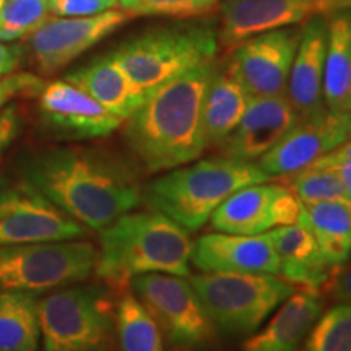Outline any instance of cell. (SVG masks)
Listing matches in <instances>:
<instances>
[{
    "label": "cell",
    "instance_id": "cell-1",
    "mask_svg": "<svg viewBox=\"0 0 351 351\" xmlns=\"http://www.w3.org/2000/svg\"><path fill=\"white\" fill-rule=\"evenodd\" d=\"M19 174L86 230L101 232L143 202L138 169L112 153L64 147L20 161Z\"/></svg>",
    "mask_w": 351,
    "mask_h": 351
},
{
    "label": "cell",
    "instance_id": "cell-2",
    "mask_svg": "<svg viewBox=\"0 0 351 351\" xmlns=\"http://www.w3.org/2000/svg\"><path fill=\"white\" fill-rule=\"evenodd\" d=\"M213 69L200 65L155 88L127 119L125 142L147 173L189 165L207 150L202 108Z\"/></svg>",
    "mask_w": 351,
    "mask_h": 351
},
{
    "label": "cell",
    "instance_id": "cell-3",
    "mask_svg": "<svg viewBox=\"0 0 351 351\" xmlns=\"http://www.w3.org/2000/svg\"><path fill=\"white\" fill-rule=\"evenodd\" d=\"M96 275L114 289L129 288L143 274L191 275L192 239L189 231L158 212L125 213L99 232Z\"/></svg>",
    "mask_w": 351,
    "mask_h": 351
},
{
    "label": "cell",
    "instance_id": "cell-4",
    "mask_svg": "<svg viewBox=\"0 0 351 351\" xmlns=\"http://www.w3.org/2000/svg\"><path fill=\"white\" fill-rule=\"evenodd\" d=\"M270 181L257 163L221 155L165 171L143 187V202L153 212L195 232L239 189Z\"/></svg>",
    "mask_w": 351,
    "mask_h": 351
},
{
    "label": "cell",
    "instance_id": "cell-5",
    "mask_svg": "<svg viewBox=\"0 0 351 351\" xmlns=\"http://www.w3.org/2000/svg\"><path fill=\"white\" fill-rule=\"evenodd\" d=\"M218 38L213 25L191 23L147 32L112 52L127 77L143 93L213 62Z\"/></svg>",
    "mask_w": 351,
    "mask_h": 351
},
{
    "label": "cell",
    "instance_id": "cell-6",
    "mask_svg": "<svg viewBox=\"0 0 351 351\" xmlns=\"http://www.w3.org/2000/svg\"><path fill=\"white\" fill-rule=\"evenodd\" d=\"M116 301L101 285H70L39 300L43 351H112Z\"/></svg>",
    "mask_w": 351,
    "mask_h": 351
},
{
    "label": "cell",
    "instance_id": "cell-7",
    "mask_svg": "<svg viewBox=\"0 0 351 351\" xmlns=\"http://www.w3.org/2000/svg\"><path fill=\"white\" fill-rule=\"evenodd\" d=\"M217 332L249 335L295 293L287 280L270 274L204 271L189 278Z\"/></svg>",
    "mask_w": 351,
    "mask_h": 351
},
{
    "label": "cell",
    "instance_id": "cell-8",
    "mask_svg": "<svg viewBox=\"0 0 351 351\" xmlns=\"http://www.w3.org/2000/svg\"><path fill=\"white\" fill-rule=\"evenodd\" d=\"M99 251L88 241H47L0 247V293L32 295L85 282L96 270Z\"/></svg>",
    "mask_w": 351,
    "mask_h": 351
},
{
    "label": "cell",
    "instance_id": "cell-9",
    "mask_svg": "<svg viewBox=\"0 0 351 351\" xmlns=\"http://www.w3.org/2000/svg\"><path fill=\"white\" fill-rule=\"evenodd\" d=\"M129 288L156 320L174 351H204L217 337L212 319L189 280L169 274H143Z\"/></svg>",
    "mask_w": 351,
    "mask_h": 351
},
{
    "label": "cell",
    "instance_id": "cell-10",
    "mask_svg": "<svg viewBox=\"0 0 351 351\" xmlns=\"http://www.w3.org/2000/svg\"><path fill=\"white\" fill-rule=\"evenodd\" d=\"M88 230L19 173L0 174V247L80 239Z\"/></svg>",
    "mask_w": 351,
    "mask_h": 351
},
{
    "label": "cell",
    "instance_id": "cell-11",
    "mask_svg": "<svg viewBox=\"0 0 351 351\" xmlns=\"http://www.w3.org/2000/svg\"><path fill=\"white\" fill-rule=\"evenodd\" d=\"M350 138L351 112L333 111L326 106L313 116L298 121L257 165L271 179L295 174Z\"/></svg>",
    "mask_w": 351,
    "mask_h": 351
},
{
    "label": "cell",
    "instance_id": "cell-12",
    "mask_svg": "<svg viewBox=\"0 0 351 351\" xmlns=\"http://www.w3.org/2000/svg\"><path fill=\"white\" fill-rule=\"evenodd\" d=\"M300 38L288 26L256 34L234 47L228 67L251 96L285 95Z\"/></svg>",
    "mask_w": 351,
    "mask_h": 351
},
{
    "label": "cell",
    "instance_id": "cell-13",
    "mask_svg": "<svg viewBox=\"0 0 351 351\" xmlns=\"http://www.w3.org/2000/svg\"><path fill=\"white\" fill-rule=\"evenodd\" d=\"M129 19V13L121 8L91 16H49L29 34V51L38 69L49 75L116 32Z\"/></svg>",
    "mask_w": 351,
    "mask_h": 351
},
{
    "label": "cell",
    "instance_id": "cell-14",
    "mask_svg": "<svg viewBox=\"0 0 351 351\" xmlns=\"http://www.w3.org/2000/svg\"><path fill=\"white\" fill-rule=\"evenodd\" d=\"M300 200L287 186L252 184L228 197L210 218L215 231L256 236L298 223Z\"/></svg>",
    "mask_w": 351,
    "mask_h": 351
},
{
    "label": "cell",
    "instance_id": "cell-15",
    "mask_svg": "<svg viewBox=\"0 0 351 351\" xmlns=\"http://www.w3.org/2000/svg\"><path fill=\"white\" fill-rule=\"evenodd\" d=\"M39 109L43 119L59 137L72 140L106 137L124 122L67 80L41 88Z\"/></svg>",
    "mask_w": 351,
    "mask_h": 351
},
{
    "label": "cell",
    "instance_id": "cell-16",
    "mask_svg": "<svg viewBox=\"0 0 351 351\" xmlns=\"http://www.w3.org/2000/svg\"><path fill=\"white\" fill-rule=\"evenodd\" d=\"M300 121L288 95L251 96L239 124L223 142L221 155L257 163Z\"/></svg>",
    "mask_w": 351,
    "mask_h": 351
},
{
    "label": "cell",
    "instance_id": "cell-17",
    "mask_svg": "<svg viewBox=\"0 0 351 351\" xmlns=\"http://www.w3.org/2000/svg\"><path fill=\"white\" fill-rule=\"evenodd\" d=\"M191 263L202 271L280 275V263L267 232L256 236L207 232L192 244Z\"/></svg>",
    "mask_w": 351,
    "mask_h": 351
},
{
    "label": "cell",
    "instance_id": "cell-18",
    "mask_svg": "<svg viewBox=\"0 0 351 351\" xmlns=\"http://www.w3.org/2000/svg\"><path fill=\"white\" fill-rule=\"evenodd\" d=\"M322 15V0H226L221 5V43L236 47L245 39Z\"/></svg>",
    "mask_w": 351,
    "mask_h": 351
},
{
    "label": "cell",
    "instance_id": "cell-19",
    "mask_svg": "<svg viewBox=\"0 0 351 351\" xmlns=\"http://www.w3.org/2000/svg\"><path fill=\"white\" fill-rule=\"evenodd\" d=\"M328 21L322 15L311 16L301 28V38L293 59L287 95L293 108L304 119L326 108L322 98L324 65L327 52Z\"/></svg>",
    "mask_w": 351,
    "mask_h": 351
},
{
    "label": "cell",
    "instance_id": "cell-20",
    "mask_svg": "<svg viewBox=\"0 0 351 351\" xmlns=\"http://www.w3.org/2000/svg\"><path fill=\"white\" fill-rule=\"evenodd\" d=\"M267 234L278 257L280 275L293 287L317 291L337 275L324 258L313 232L300 221L278 226Z\"/></svg>",
    "mask_w": 351,
    "mask_h": 351
},
{
    "label": "cell",
    "instance_id": "cell-21",
    "mask_svg": "<svg viewBox=\"0 0 351 351\" xmlns=\"http://www.w3.org/2000/svg\"><path fill=\"white\" fill-rule=\"evenodd\" d=\"M324 301L314 289L293 293L262 330L245 341L241 351H298L315 320Z\"/></svg>",
    "mask_w": 351,
    "mask_h": 351
},
{
    "label": "cell",
    "instance_id": "cell-22",
    "mask_svg": "<svg viewBox=\"0 0 351 351\" xmlns=\"http://www.w3.org/2000/svg\"><path fill=\"white\" fill-rule=\"evenodd\" d=\"M65 80L106 108L114 116L127 121L147 98L134 82L127 77L112 56L99 57L85 67L73 70Z\"/></svg>",
    "mask_w": 351,
    "mask_h": 351
},
{
    "label": "cell",
    "instance_id": "cell-23",
    "mask_svg": "<svg viewBox=\"0 0 351 351\" xmlns=\"http://www.w3.org/2000/svg\"><path fill=\"white\" fill-rule=\"evenodd\" d=\"M313 232L317 245L333 270L339 271L351 258V204L346 199L302 204L300 219Z\"/></svg>",
    "mask_w": 351,
    "mask_h": 351
},
{
    "label": "cell",
    "instance_id": "cell-24",
    "mask_svg": "<svg viewBox=\"0 0 351 351\" xmlns=\"http://www.w3.org/2000/svg\"><path fill=\"white\" fill-rule=\"evenodd\" d=\"M251 95L245 91L231 69L215 65L205 90L202 122L208 145H221L239 124Z\"/></svg>",
    "mask_w": 351,
    "mask_h": 351
},
{
    "label": "cell",
    "instance_id": "cell-25",
    "mask_svg": "<svg viewBox=\"0 0 351 351\" xmlns=\"http://www.w3.org/2000/svg\"><path fill=\"white\" fill-rule=\"evenodd\" d=\"M351 85V10L337 12L328 21L322 98L333 111H343Z\"/></svg>",
    "mask_w": 351,
    "mask_h": 351
},
{
    "label": "cell",
    "instance_id": "cell-26",
    "mask_svg": "<svg viewBox=\"0 0 351 351\" xmlns=\"http://www.w3.org/2000/svg\"><path fill=\"white\" fill-rule=\"evenodd\" d=\"M39 300L23 291L0 293V351H38Z\"/></svg>",
    "mask_w": 351,
    "mask_h": 351
},
{
    "label": "cell",
    "instance_id": "cell-27",
    "mask_svg": "<svg viewBox=\"0 0 351 351\" xmlns=\"http://www.w3.org/2000/svg\"><path fill=\"white\" fill-rule=\"evenodd\" d=\"M114 328L119 351H165L156 320L134 293H124L116 302Z\"/></svg>",
    "mask_w": 351,
    "mask_h": 351
},
{
    "label": "cell",
    "instance_id": "cell-28",
    "mask_svg": "<svg viewBox=\"0 0 351 351\" xmlns=\"http://www.w3.org/2000/svg\"><path fill=\"white\" fill-rule=\"evenodd\" d=\"M301 351H351V304L340 302L320 315Z\"/></svg>",
    "mask_w": 351,
    "mask_h": 351
},
{
    "label": "cell",
    "instance_id": "cell-29",
    "mask_svg": "<svg viewBox=\"0 0 351 351\" xmlns=\"http://www.w3.org/2000/svg\"><path fill=\"white\" fill-rule=\"evenodd\" d=\"M47 19L46 0H7L0 8V41L29 36Z\"/></svg>",
    "mask_w": 351,
    "mask_h": 351
},
{
    "label": "cell",
    "instance_id": "cell-30",
    "mask_svg": "<svg viewBox=\"0 0 351 351\" xmlns=\"http://www.w3.org/2000/svg\"><path fill=\"white\" fill-rule=\"evenodd\" d=\"M287 187L302 204L345 199V187L337 169L304 168L289 174Z\"/></svg>",
    "mask_w": 351,
    "mask_h": 351
},
{
    "label": "cell",
    "instance_id": "cell-31",
    "mask_svg": "<svg viewBox=\"0 0 351 351\" xmlns=\"http://www.w3.org/2000/svg\"><path fill=\"white\" fill-rule=\"evenodd\" d=\"M219 0H121L119 8L130 16H173L191 19L207 15Z\"/></svg>",
    "mask_w": 351,
    "mask_h": 351
},
{
    "label": "cell",
    "instance_id": "cell-32",
    "mask_svg": "<svg viewBox=\"0 0 351 351\" xmlns=\"http://www.w3.org/2000/svg\"><path fill=\"white\" fill-rule=\"evenodd\" d=\"M44 85L41 80L33 75H13L7 77L0 82V153H2L19 132V116L13 106H5V103L12 96L21 93V91H41Z\"/></svg>",
    "mask_w": 351,
    "mask_h": 351
},
{
    "label": "cell",
    "instance_id": "cell-33",
    "mask_svg": "<svg viewBox=\"0 0 351 351\" xmlns=\"http://www.w3.org/2000/svg\"><path fill=\"white\" fill-rule=\"evenodd\" d=\"M121 0H46L49 13L57 16H91L119 7Z\"/></svg>",
    "mask_w": 351,
    "mask_h": 351
},
{
    "label": "cell",
    "instance_id": "cell-34",
    "mask_svg": "<svg viewBox=\"0 0 351 351\" xmlns=\"http://www.w3.org/2000/svg\"><path fill=\"white\" fill-rule=\"evenodd\" d=\"M341 165H351V140H346V142L341 143L339 148H335V150H332L330 153H327V155L315 160L314 163L307 166V168L332 169Z\"/></svg>",
    "mask_w": 351,
    "mask_h": 351
},
{
    "label": "cell",
    "instance_id": "cell-35",
    "mask_svg": "<svg viewBox=\"0 0 351 351\" xmlns=\"http://www.w3.org/2000/svg\"><path fill=\"white\" fill-rule=\"evenodd\" d=\"M340 270L332 287L333 298L343 304H351V262H346Z\"/></svg>",
    "mask_w": 351,
    "mask_h": 351
},
{
    "label": "cell",
    "instance_id": "cell-36",
    "mask_svg": "<svg viewBox=\"0 0 351 351\" xmlns=\"http://www.w3.org/2000/svg\"><path fill=\"white\" fill-rule=\"evenodd\" d=\"M20 56L19 47L3 46L2 41H0V77L15 70L20 62Z\"/></svg>",
    "mask_w": 351,
    "mask_h": 351
},
{
    "label": "cell",
    "instance_id": "cell-37",
    "mask_svg": "<svg viewBox=\"0 0 351 351\" xmlns=\"http://www.w3.org/2000/svg\"><path fill=\"white\" fill-rule=\"evenodd\" d=\"M351 10V0H322V15Z\"/></svg>",
    "mask_w": 351,
    "mask_h": 351
},
{
    "label": "cell",
    "instance_id": "cell-38",
    "mask_svg": "<svg viewBox=\"0 0 351 351\" xmlns=\"http://www.w3.org/2000/svg\"><path fill=\"white\" fill-rule=\"evenodd\" d=\"M332 169L339 171L341 182H343V187H345V199L351 204V165H341Z\"/></svg>",
    "mask_w": 351,
    "mask_h": 351
},
{
    "label": "cell",
    "instance_id": "cell-39",
    "mask_svg": "<svg viewBox=\"0 0 351 351\" xmlns=\"http://www.w3.org/2000/svg\"><path fill=\"white\" fill-rule=\"evenodd\" d=\"M343 111L351 112V85H350V91H348V98H346V101H345Z\"/></svg>",
    "mask_w": 351,
    "mask_h": 351
},
{
    "label": "cell",
    "instance_id": "cell-40",
    "mask_svg": "<svg viewBox=\"0 0 351 351\" xmlns=\"http://www.w3.org/2000/svg\"><path fill=\"white\" fill-rule=\"evenodd\" d=\"M5 2H7V0H0V8L5 5Z\"/></svg>",
    "mask_w": 351,
    "mask_h": 351
}]
</instances>
